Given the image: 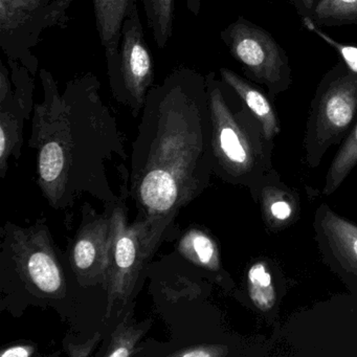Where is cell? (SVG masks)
<instances>
[{
    "mask_svg": "<svg viewBox=\"0 0 357 357\" xmlns=\"http://www.w3.org/2000/svg\"><path fill=\"white\" fill-rule=\"evenodd\" d=\"M288 1L296 7L301 17L310 15L317 3V0H288Z\"/></svg>",
    "mask_w": 357,
    "mask_h": 357,
    "instance_id": "obj_26",
    "label": "cell"
},
{
    "mask_svg": "<svg viewBox=\"0 0 357 357\" xmlns=\"http://www.w3.org/2000/svg\"><path fill=\"white\" fill-rule=\"evenodd\" d=\"M39 77L43 98L35 103L29 147L35 152L37 185L45 200L58 211L72 208L84 195L114 204L119 197L106 165L116 156L125 160L127 152L99 79L81 73L61 91L47 68Z\"/></svg>",
    "mask_w": 357,
    "mask_h": 357,
    "instance_id": "obj_2",
    "label": "cell"
},
{
    "mask_svg": "<svg viewBox=\"0 0 357 357\" xmlns=\"http://www.w3.org/2000/svg\"><path fill=\"white\" fill-rule=\"evenodd\" d=\"M177 250L185 260L195 266L213 275H222L218 243L208 231L190 227L181 235Z\"/></svg>",
    "mask_w": 357,
    "mask_h": 357,
    "instance_id": "obj_16",
    "label": "cell"
},
{
    "mask_svg": "<svg viewBox=\"0 0 357 357\" xmlns=\"http://www.w3.org/2000/svg\"><path fill=\"white\" fill-rule=\"evenodd\" d=\"M135 3L137 0H93L96 29L105 52L109 87L114 86L118 77L123 24Z\"/></svg>",
    "mask_w": 357,
    "mask_h": 357,
    "instance_id": "obj_13",
    "label": "cell"
},
{
    "mask_svg": "<svg viewBox=\"0 0 357 357\" xmlns=\"http://www.w3.org/2000/svg\"><path fill=\"white\" fill-rule=\"evenodd\" d=\"M112 237V204L98 213L91 204L82 208V220L68 250V261L84 290L101 287L106 294Z\"/></svg>",
    "mask_w": 357,
    "mask_h": 357,
    "instance_id": "obj_10",
    "label": "cell"
},
{
    "mask_svg": "<svg viewBox=\"0 0 357 357\" xmlns=\"http://www.w3.org/2000/svg\"><path fill=\"white\" fill-rule=\"evenodd\" d=\"M148 28L153 35L156 47L166 49L173 36L175 0H142Z\"/></svg>",
    "mask_w": 357,
    "mask_h": 357,
    "instance_id": "obj_20",
    "label": "cell"
},
{
    "mask_svg": "<svg viewBox=\"0 0 357 357\" xmlns=\"http://www.w3.org/2000/svg\"><path fill=\"white\" fill-rule=\"evenodd\" d=\"M110 327L108 340L99 355L104 357H128L137 353V344L151 327V321L137 323L133 319V307L129 308Z\"/></svg>",
    "mask_w": 357,
    "mask_h": 357,
    "instance_id": "obj_17",
    "label": "cell"
},
{
    "mask_svg": "<svg viewBox=\"0 0 357 357\" xmlns=\"http://www.w3.org/2000/svg\"><path fill=\"white\" fill-rule=\"evenodd\" d=\"M34 107L16 97L10 68L0 63V177L5 179L11 158L20 160L24 144V123Z\"/></svg>",
    "mask_w": 357,
    "mask_h": 357,
    "instance_id": "obj_12",
    "label": "cell"
},
{
    "mask_svg": "<svg viewBox=\"0 0 357 357\" xmlns=\"http://www.w3.org/2000/svg\"><path fill=\"white\" fill-rule=\"evenodd\" d=\"M75 0H0V49L36 76L35 49L50 29L68 28Z\"/></svg>",
    "mask_w": 357,
    "mask_h": 357,
    "instance_id": "obj_7",
    "label": "cell"
},
{
    "mask_svg": "<svg viewBox=\"0 0 357 357\" xmlns=\"http://www.w3.org/2000/svg\"><path fill=\"white\" fill-rule=\"evenodd\" d=\"M302 22L303 26H304L306 30L314 34L315 36L319 37L326 45H329L331 49H333L334 51L336 52V54H337L338 57H340V61L344 62V66H346L349 70L357 74V47H355V45H344V43H340V41L332 38L325 31H323L321 26L315 24L308 16L302 17Z\"/></svg>",
    "mask_w": 357,
    "mask_h": 357,
    "instance_id": "obj_22",
    "label": "cell"
},
{
    "mask_svg": "<svg viewBox=\"0 0 357 357\" xmlns=\"http://www.w3.org/2000/svg\"><path fill=\"white\" fill-rule=\"evenodd\" d=\"M101 332H96L93 337L89 338L85 344H75L66 340V352L70 357H87L93 353V349L101 340Z\"/></svg>",
    "mask_w": 357,
    "mask_h": 357,
    "instance_id": "obj_24",
    "label": "cell"
},
{
    "mask_svg": "<svg viewBox=\"0 0 357 357\" xmlns=\"http://www.w3.org/2000/svg\"><path fill=\"white\" fill-rule=\"evenodd\" d=\"M0 236L1 310L20 317L29 307H39L53 309L66 321L74 319L83 288L45 220L29 227L7 222Z\"/></svg>",
    "mask_w": 357,
    "mask_h": 357,
    "instance_id": "obj_3",
    "label": "cell"
},
{
    "mask_svg": "<svg viewBox=\"0 0 357 357\" xmlns=\"http://www.w3.org/2000/svg\"><path fill=\"white\" fill-rule=\"evenodd\" d=\"M308 17L321 28L357 26V0H317Z\"/></svg>",
    "mask_w": 357,
    "mask_h": 357,
    "instance_id": "obj_21",
    "label": "cell"
},
{
    "mask_svg": "<svg viewBox=\"0 0 357 357\" xmlns=\"http://www.w3.org/2000/svg\"><path fill=\"white\" fill-rule=\"evenodd\" d=\"M128 181H123L122 194L112 204V237L106 284V319L118 321L129 308L143 280V273L162 241L152 235L144 221L128 220L125 199Z\"/></svg>",
    "mask_w": 357,
    "mask_h": 357,
    "instance_id": "obj_5",
    "label": "cell"
},
{
    "mask_svg": "<svg viewBox=\"0 0 357 357\" xmlns=\"http://www.w3.org/2000/svg\"><path fill=\"white\" fill-rule=\"evenodd\" d=\"M155 74L151 53L146 43L137 3L124 20L119 56L118 77L110 87L112 97L137 118L143 112Z\"/></svg>",
    "mask_w": 357,
    "mask_h": 357,
    "instance_id": "obj_9",
    "label": "cell"
},
{
    "mask_svg": "<svg viewBox=\"0 0 357 357\" xmlns=\"http://www.w3.org/2000/svg\"><path fill=\"white\" fill-rule=\"evenodd\" d=\"M213 174L206 76L181 66L150 89L142 112L129 172L137 219L162 242Z\"/></svg>",
    "mask_w": 357,
    "mask_h": 357,
    "instance_id": "obj_1",
    "label": "cell"
},
{
    "mask_svg": "<svg viewBox=\"0 0 357 357\" xmlns=\"http://www.w3.org/2000/svg\"><path fill=\"white\" fill-rule=\"evenodd\" d=\"M256 202L260 204L263 222L273 233L283 231L298 220L300 198L282 181L273 169L259 188Z\"/></svg>",
    "mask_w": 357,
    "mask_h": 357,
    "instance_id": "obj_14",
    "label": "cell"
},
{
    "mask_svg": "<svg viewBox=\"0 0 357 357\" xmlns=\"http://www.w3.org/2000/svg\"><path fill=\"white\" fill-rule=\"evenodd\" d=\"M206 80L213 173L225 183L248 188L256 202L261 183L273 170L275 144L267 139L259 121L216 73H208Z\"/></svg>",
    "mask_w": 357,
    "mask_h": 357,
    "instance_id": "obj_4",
    "label": "cell"
},
{
    "mask_svg": "<svg viewBox=\"0 0 357 357\" xmlns=\"http://www.w3.org/2000/svg\"><path fill=\"white\" fill-rule=\"evenodd\" d=\"M220 38L244 77L266 87L273 101L291 87L289 57L268 31L240 16L221 31Z\"/></svg>",
    "mask_w": 357,
    "mask_h": 357,
    "instance_id": "obj_8",
    "label": "cell"
},
{
    "mask_svg": "<svg viewBox=\"0 0 357 357\" xmlns=\"http://www.w3.org/2000/svg\"><path fill=\"white\" fill-rule=\"evenodd\" d=\"M357 119V74L338 61L317 84L304 135L305 162L321 165L332 146L342 143Z\"/></svg>",
    "mask_w": 357,
    "mask_h": 357,
    "instance_id": "obj_6",
    "label": "cell"
},
{
    "mask_svg": "<svg viewBox=\"0 0 357 357\" xmlns=\"http://www.w3.org/2000/svg\"><path fill=\"white\" fill-rule=\"evenodd\" d=\"M248 298L257 310L271 314L278 304V292L273 273L265 261H257L246 273Z\"/></svg>",
    "mask_w": 357,
    "mask_h": 357,
    "instance_id": "obj_18",
    "label": "cell"
},
{
    "mask_svg": "<svg viewBox=\"0 0 357 357\" xmlns=\"http://www.w3.org/2000/svg\"><path fill=\"white\" fill-rule=\"evenodd\" d=\"M227 354V347L222 344H197L179 349L168 355L179 357H223Z\"/></svg>",
    "mask_w": 357,
    "mask_h": 357,
    "instance_id": "obj_23",
    "label": "cell"
},
{
    "mask_svg": "<svg viewBox=\"0 0 357 357\" xmlns=\"http://www.w3.org/2000/svg\"><path fill=\"white\" fill-rule=\"evenodd\" d=\"M313 229L323 262L357 294V225L323 204L315 211Z\"/></svg>",
    "mask_w": 357,
    "mask_h": 357,
    "instance_id": "obj_11",
    "label": "cell"
},
{
    "mask_svg": "<svg viewBox=\"0 0 357 357\" xmlns=\"http://www.w3.org/2000/svg\"><path fill=\"white\" fill-rule=\"evenodd\" d=\"M37 349L33 344H16L7 347L0 352L1 357H31L35 354Z\"/></svg>",
    "mask_w": 357,
    "mask_h": 357,
    "instance_id": "obj_25",
    "label": "cell"
},
{
    "mask_svg": "<svg viewBox=\"0 0 357 357\" xmlns=\"http://www.w3.org/2000/svg\"><path fill=\"white\" fill-rule=\"evenodd\" d=\"M219 75L221 80L235 91L252 116L259 121L267 139L275 141L281 132V124L268 93L257 86L256 83L229 68H221Z\"/></svg>",
    "mask_w": 357,
    "mask_h": 357,
    "instance_id": "obj_15",
    "label": "cell"
},
{
    "mask_svg": "<svg viewBox=\"0 0 357 357\" xmlns=\"http://www.w3.org/2000/svg\"><path fill=\"white\" fill-rule=\"evenodd\" d=\"M357 166V122L342 141L327 171L323 195H331Z\"/></svg>",
    "mask_w": 357,
    "mask_h": 357,
    "instance_id": "obj_19",
    "label": "cell"
},
{
    "mask_svg": "<svg viewBox=\"0 0 357 357\" xmlns=\"http://www.w3.org/2000/svg\"><path fill=\"white\" fill-rule=\"evenodd\" d=\"M185 6L192 15L198 17L202 12V0H185Z\"/></svg>",
    "mask_w": 357,
    "mask_h": 357,
    "instance_id": "obj_27",
    "label": "cell"
}]
</instances>
